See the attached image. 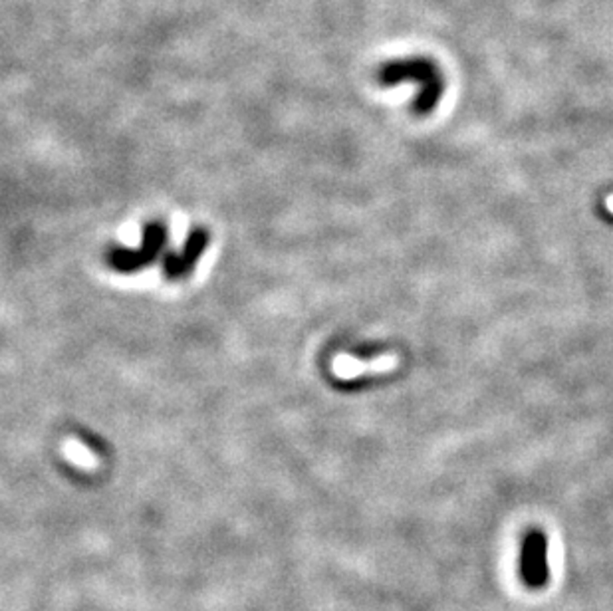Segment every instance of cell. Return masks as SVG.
Wrapping results in <instances>:
<instances>
[{
    "label": "cell",
    "instance_id": "cell-1",
    "mask_svg": "<svg viewBox=\"0 0 613 611\" xmlns=\"http://www.w3.org/2000/svg\"><path fill=\"white\" fill-rule=\"evenodd\" d=\"M407 78L421 84L417 101H415V113H419V116L431 113L439 103L445 90L439 70L429 64V62L415 60L407 62V64H395L383 72V81H386V84H397V81Z\"/></svg>",
    "mask_w": 613,
    "mask_h": 611
},
{
    "label": "cell",
    "instance_id": "cell-2",
    "mask_svg": "<svg viewBox=\"0 0 613 611\" xmlns=\"http://www.w3.org/2000/svg\"><path fill=\"white\" fill-rule=\"evenodd\" d=\"M165 244H168V229H165V224L158 221L148 223L143 229V243L138 251H131V248H113L108 254V264L113 271L131 274L149 266L163 253Z\"/></svg>",
    "mask_w": 613,
    "mask_h": 611
},
{
    "label": "cell",
    "instance_id": "cell-3",
    "mask_svg": "<svg viewBox=\"0 0 613 611\" xmlns=\"http://www.w3.org/2000/svg\"><path fill=\"white\" fill-rule=\"evenodd\" d=\"M521 578L526 587L542 589L550 579L548 538L540 528H530L521 542Z\"/></svg>",
    "mask_w": 613,
    "mask_h": 611
},
{
    "label": "cell",
    "instance_id": "cell-4",
    "mask_svg": "<svg viewBox=\"0 0 613 611\" xmlns=\"http://www.w3.org/2000/svg\"><path fill=\"white\" fill-rule=\"evenodd\" d=\"M209 246V231L203 226H196L187 238L185 248L181 254H169L163 263V272L168 281H181V278L189 276L193 268L199 263L205 248Z\"/></svg>",
    "mask_w": 613,
    "mask_h": 611
}]
</instances>
